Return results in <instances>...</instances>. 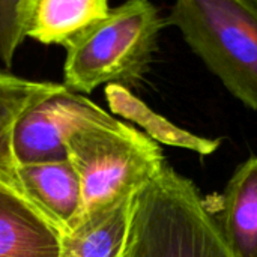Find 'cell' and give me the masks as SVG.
<instances>
[{"label": "cell", "instance_id": "obj_1", "mask_svg": "<svg viewBox=\"0 0 257 257\" xmlns=\"http://www.w3.org/2000/svg\"><path fill=\"white\" fill-rule=\"evenodd\" d=\"M128 257H235L194 182L164 164L137 194Z\"/></svg>", "mask_w": 257, "mask_h": 257}, {"label": "cell", "instance_id": "obj_2", "mask_svg": "<svg viewBox=\"0 0 257 257\" xmlns=\"http://www.w3.org/2000/svg\"><path fill=\"white\" fill-rule=\"evenodd\" d=\"M68 160L81 187L78 221L136 197L166 164L154 140L117 119L77 131L68 140Z\"/></svg>", "mask_w": 257, "mask_h": 257}, {"label": "cell", "instance_id": "obj_3", "mask_svg": "<svg viewBox=\"0 0 257 257\" xmlns=\"http://www.w3.org/2000/svg\"><path fill=\"white\" fill-rule=\"evenodd\" d=\"M167 24L244 105L257 111V0H179Z\"/></svg>", "mask_w": 257, "mask_h": 257}, {"label": "cell", "instance_id": "obj_4", "mask_svg": "<svg viewBox=\"0 0 257 257\" xmlns=\"http://www.w3.org/2000/svg\"><path fill=\"white\" fill-rule=\"evenodd\" d=\"M166 26L146 0H130L114 9L75 47L66 51L63 86L90 93L101 84L134 86L149 69Z\"/></svg>", "mask_w": 257, "mask_h": 257}, {"label": "cell", "instance_id": "obj_5", "mask_svg": "<svg viewBox=\"0 0 257 257\" xmlns=\"http://www.w3.org/2000/svg\"><path fill=\"white\" fill-rule=\"evenodd\" d=\"M116 119L99 105L66 87L30 107L17 122L12 137L18 167L68 160V140L92 125Z\"/></svg>", "mask_w": 257, "mask_h": 257}, {"label": "cell", "instance_id": "obj_6", "mask_svg": "<svg viewBox=\"0 0 257 257\" xmlns=\"http://www.w3.org/2000/svg\"><path fill=\"white\" fill-rule=\"evenodd\" d=\"M18 172L30 205L62 235L71 230L81 211L80 179L71 161L23 166Z\"/></svg>", "mask_w": 257, "mask_h": 257}, {"label": "cell", "instance_id": "obj_7", "mask_svg": "<svg viewBox=\"0 0 257 257\" xmlns=\"http://www.w3.org/2000/svg\"><path fill=\"white\" fill-rule=\"evenodd\" d=\"M209 209L235 257H257V157L244 161Z\"/></svg>", "mask_w": 257, "mask_h": 257}, {"label": "cell", "instance_id": "obj_8", "mask_svg": "<svg viewBox=\"0 0 257 257\" xmlns=\"http://www.w3.org/2000/svg\"><path fill=\"white\" fill-rule=\"evenodd\" d=\"M62 233L32 205L0 187V257H59Z\"/></svg>", "mask_w": 257, "mask_h": 257}, {"label": "cell", "instance_id": "obj_9", "mask_svg": "<svg viewBox=\"0 0 257 257\" xmlns=\"http://www.w3.org/2000/svg\"><path fill=\"white\" fill-rule=\"evenodd\" d=\"M62 89L65 86L60 83L32 81L0 72V187L24 199L29 205L14 157V130L30 107Z\"/></svg>", "mask_w": 257, "mask_h": 257}, {"label": "cell", "instance_id": "obj_10", "mask_svg": "<svg viewBox=\"0 0 257 257\" xmlns=\"http://www.w3.org/2000/svg\"><path fill=\"white\" fill-rule=\"evenodd\" d=\"M136 197L78 221L62 235L59 257H128Z\"/></svg>", "mask_w": 257, "mask_h": 257}, {"label": "cell", "instance_id": "obj_11", "mask_svg": "<svg viewBox=\"0 0 257 257\" xmlns=\"http://www.w3.org/2000/svg\"><path fill=\"white\" fill-rule=\"evenodd\" d=\"M105 0H35L29 38L68 50L81 42L110 12Z\"/></svg>", "mask_w": 257, "mask_h": 257}, {"label": "cell", "instance_id": "obj_12", "mask_svg": "<svg viewBox=\"0 0 257 257\" xmlns=\"http://www.w3.org/2000/svg\"><path fill=\"white\" fill-rule=\"evenodd\" d=\"M105 98L113 113L140 125L146 131V136L155 143L190 149L200 155H209L215 152L221 143L220 139L209 140L205 137H199L173 125L166 117L157 114L152 108H149L143 101L136 98L123 86H105Z\"/></svg>", "mask_w": 257, "mask_h": 257}, {"label": "cell", "instance_id": "obj_13", "mask_svg": "<svg viewBox=\"0 0 257 257\" xmlns=\"http://www.w3.org/2000/svg\"><path fill=\"white\" fill-rule=\"evenodd\" d=\"M33 5L35 0H0V60L8 68L29 35Z\"/></svg>", "mask_w": 257, "mask_h": 257}]
</instances>
